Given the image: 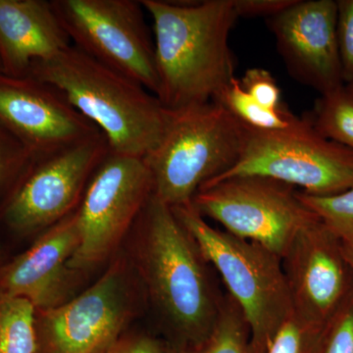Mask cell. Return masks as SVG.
I'll list each match as a JSON object with an SVG mask.
<instances>
[{"label": "cell", "instance_id": "1", "mask_svg": "<svg viewBox=\"0 0 353 353\" xmlns=\"http://www.w3.org/2000/svg\"><path fill=\"white\" fill-rule=\"evenodd\" d=\"M141 2L153 22L159 101L172 111L217 101L236 78L234 0Z\"/></svg>", "mask_w": 353, "mask_h": 353}, {"label": "cell", "instance_id": "2", "mask_svg": "<svg viewBox=\"0 0 353 353\" xmlns=\"http://www.w3.org/2000/svg\"><path fill=\"white\" fill-rule=\"evenodd\" d=\"M137 222L139 273L175 338L172 347H196L212 333L224 299L211 279L210 263L173 208L154 196Z\"/></svg>", "mask_w": 353, "mask_h": 353}, {"label": "cell", "instance_id": "3", "mask_svg": "<svg viewBox=\"0 0 353 353\" xmlns=\"http://www.w3.org/2000/svg\"><path fill=\"white\" fill-rule=\"evenodd\" d=\"M29 75L61 92L103 134L113 152L145 158L170 119L171 111L157 95L74 46L32 64Z\"/></svg>", "mask_w": 353, "mask_h": 353}, {"label": "cell", "instance_id": "4", "mask_svg": "<svg viewBox=\"0 0 353 353\" xmlns=\"http://www.w3.org/2000/svg\"><path fill=\"white\" fill-rule=\"evenodd\" d=\"M170 111L163 136L145 161L153 196L178 208L192 203L205 183L236 163L245 126L218 101Z\"/></svg>", "mask_w": 353, "mask_h": 353}, {"label": "cell", "instance_id": "5", "mask_svg": "<svg viewBox=\"0 0 353 353\" xmlns=\"http://www.w3.org/2000/svg\"><path fill=\"white\" fill-rule=\"evenodd\" d=\"M172 208L240 306L250 328V353H267L294 312L282 259L259 243L211 227L192 203Z\"/></svg>", "mask_w": 353, "mask_h": 353}, {"label": "cell", "instance_id": "6", "mask_svg": "<svg viewBox=\"0 0 353 353\" xmlns=\"http://www.w3.org/2000/svg\"><path fill=\"white\" fill-rule=\"evenodd\" d=\"M238 176H265L310 196H334L353 183V150L322 137L308 117L281 131L245 126L236 163L205 185Z\"/></svg>", "mask_w": 353, "mask_h": 353}, {"label": "cell", "instance_id": "7", "mask_svg": "<svg viewBox=\"0 0 353 353\" xmlns=\"http://www.w3.org/2000/svg\"><path fill=\"white\" fill-rule=\"evenodd\" d=\"M192 204L228 233L259 243L281 259L301 231L321 220L301 201L296 188L260 176L204 185Z\"/></svg>", "mask_w": 353, "mask_h": 353}, {"label": "cell", "instance_id": "8", "mask_svg": "<svg viewBox=\"0 0 353 353\" xmlns=\"http://www.w3.org/2000/svg\"><path fill=\"white\" fill-rule=\"evenodd\" d=\"M79 50L159 94L154 41L134 0H51Z\"/></svg>", "mask_w": 353, "mask_h": 353}, {"label": "cell", "instance_id": "9", "mask_svg": "<svg viewBox=\"0 0 353 353\" xmlns=\"http://www.w3.org/2000/svg\"><path fill=\"white\" fill-rule=\"evenodd\" d=\"M153 196L145 158L109 152L90 178L75 211L80 243L69 261L82 272L105 261Z\"/></svg>", "mask_w": 353, "mask_h": 353}, {"label": "cell", "instance_id": "10", "mask_svg": "<svg viewBox=\"0 0 353 353\" xmlns=\"http://www.w3.org/2000/svg\"><path fill=\"white\" fill-rule=\"evenodd\" d=\"M110 152L102 132L48 157L37 158L11 196L2 215L9 227L32 233L75 212L99 164Z\"/></svg>", "mask_w": 353, "mask_h": 353}, {"label": "cell", "instance_id": "11", "mask_svg": "<svg viewBox=\"0 0 353 353\" xmlns=\"http://www.w3.org/2000/svg\"><path fill=\"white\" fill-rule=\"evenodd\" d=\"M131 314L126 266L115 262L78 296L36 311L34 353H104L119 340Z\"/></svg>", "mask_w": 353, "mask_h": 353}, {"label": "cell", "instance_id": "12", "mask_svg": "<svg viewBox=\"0 0 353 353\" xmlns=\"http://www.w3.org/2000/svg\"><path fill=\"white\" fill-rule=\"evenodd\" d=\"M0 122L36 159L101 132L57 88L31 75L0 73Z\"/></svg>", "mask_w": 353, "mask_h": 353}, {"label": "cell", "instance_id": "13", "mask_svg": "<svg viewBox=\"0 0 353 353\" xmlns=\"http://www.w3.org/2000/svg\"><path fill=\"white\" fill-rule=\"evenodd\" d=\"M294 312L325 326L353 292L340 236L322 220L305 228L282 259Z\"/></svg>", "mask_w": 353, "mask_h": 353}, {"label": "cell", "instance_id": "14", "mask_svg": "<svg viewBox=\"0 0 353 353\" xmlns=\"http://www.w3.org/2000/svg\"><path fill=\"white\" fill-rule=\"evenodd\" d=\"M266 20L279 53L297 82L320 94L345 85L336 41V0H296Z\"/></svg>", "mask_w": 353, "mask_h": 353}, {"label": "cell", "instance_id": "15", "mask_svg": "<svg viewBox=\"0 0 353 353\" xmlns=\"http://www.w3.org/2000/svg\"><path fill=\"white\" fill-rule=\"evenodd\" d=\"M80 243L75 212L48 228L24 253L0 271V292L26 299L36 311L73 299L75 274L69 261Z\"/></svg>", "mask_w": 353, "mask_h": 353}, {"label": "cell", "instance_id": "16", "mask_svg": "<svg viewBox=\"0 0 353 353\" xmlns=\"http://www.w3.org/2000/svg\"><path fill=\"white\" fill-rule=\"evenodd\" d=\"M71 39L46 0H0V65L2 74L29 75L32 65L57 57Z\"/></svg>", "mask_w": 353, "mask_h": 353}, {"label": "cell", "instance_id": "17", "mask_svg": "<svg viewBox=\"0 0 353 353\" xmlns=\"http://www.w3.org/2000/svg\"><path fill=\"white\" fill-rule=\"evenodd\" d=\"M250 328L240 306L229 294L224 296L214 329L196 347L173 348L172 353H250Z\"/></svg>", "mask_w": 353, "mask_h": 353}, {"label": "cell", "instance_id": "18", "mask_svg": "<svg viewBox=\"0 0 353 353\" xmlns=\"http://www.w3.org/2000/svg\"><path fill=\"white\" fill-rule=\"evenodd\" d=\"M240 121L241 124L257 131H281L296 126L303 118L290 112L289 108L272 111L253 101L241 88L240 80L234 78L217 101Z\"/></svg>", "mask_w": 353, "mask_h": 353}, {"label": "cell", "instance_id": "19", "mask_svg": "<svg viewBox=\"0 0 353 353\" xmlns=\"http://www.w3.org/2000/svg\"><path fill=\"white\" fill-rule=\"evenodd\" d=\"M307 117L322 137L353 150V97L345 85L320 95Z\"/></svg>", "mask_w": 353, "mask_h": 353}, {"label": "cell", "instance_id": "20", "mask_svg": "<svg viewBox=\"0 0 353 353\" xmlns=\"http://www.w3.org/2000/svg\"><path fill=\"white\" fill-rule=\"evenodd\" d=\"M36 309L26 299L0 292V353H34Z\"/></svg>", "mask_w": 353, "mask_h": 353}, {"label": "cell", "instance_id": "21", "mask_svg": "<svg viewBox=\"0 0 353 353\" xmlns=\"http://www.w3.org/2000/svg\"><path fill=\"white\" fill-rule=\"evenodd\" d=\"M34 160V155L0 122V192L7 188L12 194Z\"/></svg>", "mask_w": 353, "mask_h": 353}, {"label": "cell", "instance_id": "22", "mask_svg": "<svg viewBox=\"0 0 353 353\" xmlns=\"http://www.w3.org/2000/svg\"><path fill=\"white\" fill-rule=\"evenodd\" d=\"M301 201L338 234L353 231V183L345 192L316 196L299 190Z\"/></svg>", "mask_w": 353, "mask_h": 353}, {"label": "cell", "instance_id": "23", "mask_svg": "<svg viewBox=\"0 0 353 353\" xmlns=\"http://www.w3.org/2000/svg\"><path fill=\"white\" fill-rule=\"evenodd\" d=\"M323 328L292 312L267 353H315Z\"/></svg>", "mask_w": 353, "mask_h": 353}, {"label": "cell", "instance_id": "24", "mask_svg": "<svg viewBox=\"0 0 353 353\" xmlns=\"http://www.w3.org/2000/svg\"><path fill=\"white\" fill-rule=\"evenodd\" d=\"M315 353H353V292L325 324Z\"/></svg>", "mask_w": 353, "mask_h": 353}, {"label": "cell", "instance_id": "25", "mask_svg": "<svg viewBox=\"0 0 353 353\" xmlns=\"http://www.w3.org/2000/svg\"><path fill=\"white\" fill-rule=\"evenodd\" d=\"M240 83L246 94L262 108L272 111L287 108L282 102L281 90L275 78L267 70L259 67L246 70Z\"/></svg>", "mask_w": 353, "mask_h": 353}, {"label": "cell", "instance_id": "26", "mask_svg": "<svg viewBox=\"0 0 353 353\" xmlns=\"http://www.w3.org/2000/svg\"><path fill=\"white\" fill-rule=\"evenodd\" d=\"M336 41L347 85L353 81V0H336Z\"/></svg>", "mask_w": 353, "mask_h": 353}, {"label": "cell", "instance_id": "27", "mask_svg": "<svg viewBox=\"0 0 353 353\" xmlns=\"http://www.w3.org/2000/svg\"><path fill=\"white\" fill-rule=\"evenodd\" d=\"M296 0H234L239 18L264 17L266 19L282 12Z\"/></svg>", "mask_w": 353, "mask_h": 353}, {"label": "cell", "instance_id": "28", "mask_svg": "<svg viewBox=\"0 0 353 353\" xmlns=\"http://www.w3.org/2000/svg\"><path fill=\"white\" fill-rule=\"evenodd\" d=\"M104 353H172V347L148 336L119 339Z\"/></svg>", "mask_w": 353, "mask_h": 353}, {"label": "cell", "instance_id": "29", "mask_svg": "<svg viewBox=\"0 0 353 353\" xmlns=\"http://www.w3.org/2000/svg\"><path fill=\"white\" fill-rule=\"evenodd\" d=\"M343 254L347 259L353 273V231L339 234Z\"/></svg>", "mask_w": 353, "mask_h": 353}, {"label": "cell", "instance_id": "30", "mask_svg": "<svg viewBox=\"0 0 353 353\" xmlns=\"http://www.w3.org/2000/svg\"><path fill=\"white\" fill-rule=\"evenodd\" d=\"M345 85V88H347V92H350V94L353 97V81L352 82L347 83Z\"/></svg>", "mask_w": 353, "mask_h": 353}, {"label": "cell", "instance_id": "31", "mask_svg": "<svg viewBox=\"0 0 353 353\" xmlns=\"http://www.w3.org/2000/svg\"><path fill=\"white\" fill-rule=\"evenodd\" d=\"M0 73H2L1 65H0Z\"/></svg>", "mask_w": 353, "mask_h": 353}]
</instances>
